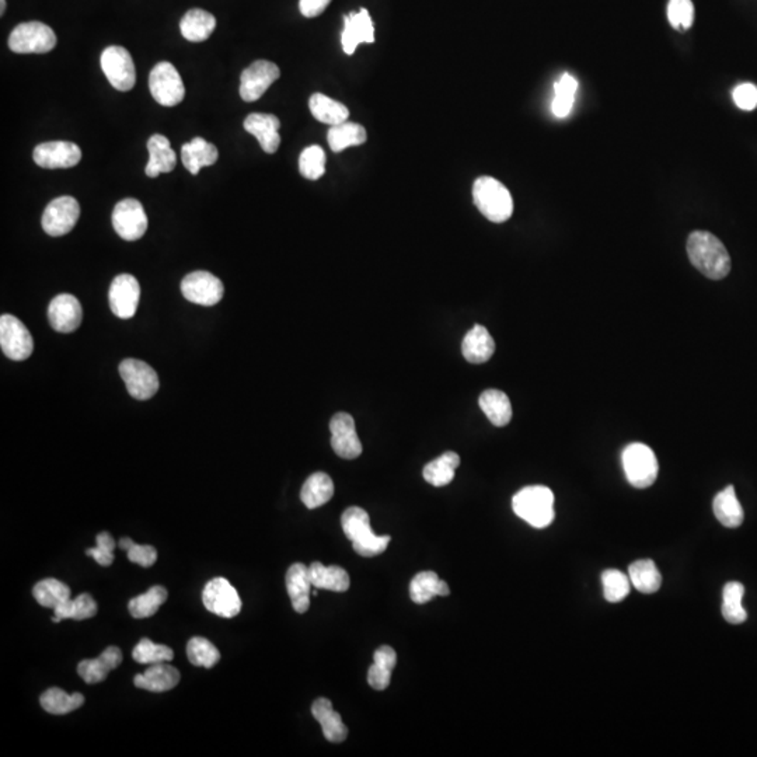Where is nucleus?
I'll return each instance as SVG.
<instances>
[{
  "label": "nucleus",
  "mask_w": 757,
  "mask_h": 757,
  "mask_svg": "<svg viewBox=\"0 0 757 757\" xmlns=\"http://www.w3.org/2000/svg\"><path fill=\"white\" fill-rule=\"evenodd\" d=\"M686 248L690 262L710 280H724L731 272L728 250L712 233L696 230L689 236Z\"/></svg>",
  "instance_id": "f257e3e1"
},
{
  "label": "nucleus",
  "mask_w": 757,
  "mask_h": 757,
  "mask_svg": "<svg viewBox=\"0 0 757 757\" xmlns=\"http://www.w3.org/2000/svg\"><path fill=\"white\" fill-rule=\"evenodd\" d=\"M341 526L352 547L362 557H376L391 545V536L374 535L369 515L359 506H351L342 513Z\"/></svg>",
  "instance_id": "f03ea898"
},
{
  "label": "nucleus",
  "mask_w": 757,
  "mask_h": 757,
  "mask_svg": "<svg viewBox=\"0 0 757 757\" xmlns=\"http://www.w3.org/2000/svg\"><path fill=\"white\" fill-rule=\"evenodd\" d=\"M513 512L536 529H545L555 520V494L545 486H526L512 500Z\"/></svg>",
  "instance_id": "7ed1b4c3"
},
{
  "label": "nucleus",
  "mask_w": 757,
  "mask_h": 757,
  "mask_svg": "<svg viewBox=\"0 0 757 757\" xmlns=\"http://www.w3.org/2000/svg\"><path fill=\"white\" fill-rule=\"evenodd\" d=\"M473 201L474 205L490 222L503 223L512 216V195L495 178L483 176L474 181Z\"/></svg>",
  "instance_id": "20e7f679"
},
{
  "label": "nucleus",
  "mask_w": 757,
  "mask_h": 757,
  "mask_svg": "<svg viewBox=\"0 0 757 757\" xmlns=\"http://www.w3.org/2000/svg\"><path fill=\"white\" fill-rule=\"evenodd\" d=\"M623 468L625 477L635 488H648L658 477L657 456L649 446L644 443H632L623 452Z\"/></svg>",
  "instance_id": "39448f33"
},
{
  "label": "nucleus",
  "mask_w": 757,
  "mask_h": 757,
  "mask_svg": "<svg viewBox=\"0 0 757 757\" xmlns=\"http://www.w3.org/2000/svg\"><path fill=\"white\" fill-rule=\"evenodd\" d=\"M56 46V32L41 22L19 24L9 37V48L16 54H47Z\"/></svg>",
  "instance_id": "423d86ee"
},
{
  "label": "nucleus",
  "mask_w": 757,
  "mask_h": 757,
  "mask_svg": "<svg viewBox=\"0 0 757 757\" xmlns=\"http://www.w3.org/2000/svg\"><path fill=\"white\" fill-rule=\"evenodd\" d=\"M149 89L153 99L165 107L177 106L185 96V88L180 73L175 65L166 61L159 62L155 68L151 69Z\"/></svg>",
  "instance_id": "0eeeda50"
},
{
  "label": "nucleus",
  "mask_w": 757,
  "mask_h": 757,
  "mask_svg": "<svg viewBox=\"0 0 757 757\" xmlns=\"http://www.w3.org/2000/svg\"><path fill=\"white\" fill-rule=\"evenodd\" d=\"M100 64L114 89L118 91L133 90L136 82L135 65L124 47L113 46L104 49Z\"/></svg>",
  "instance_id": "6e6552de"
},
{
  "label": "nucleus",
  "mask_w": 757,
  "mask_h": 757,
  "mask_svg": "<svg viewBox=\"0 0 757 757\" xmlns=\"http://www.w3.org/2000/svg\"><path fill=\"white\" fill-rule=\"evenodd\" d=\"M0 347L12 361H26L31 357L34 341L27 327L12 314L0 317Z\"/></svg>",
  "instance_id": "1a4fd4ad"
},
{
  "label": "nucleus",
  "mask_w": 757,
  "mask_h": 757,
  "mask_svg": "<svg viewBox=\"0 0 757 757\" xmlns=\"http://www.w3.org/2000/svg\"><path fill=\"white\" fill-rule=\"evenodd\" d=\"M114 230L121 239L135 242L148 230V216L142 203L135 198H125L116 203L113 211Z\"/></svg>",
  "instance_id": "9d476101"
},
{
  "label": "nucleus",
  "mask_w": 757,
  "mask_h": 757,
  "mask_svg": "<svg viewBox=\"0 0 757 757\" xmlns=\"http://www.w3.org/2000/svg\"><path fill=\"white\" fill-rule=\"evenodd\" d=\"M81 205L69 195L56 198L48 203L42 215V229L52 237L68 235L78 223Z\"/></svg>",
  "instance_id": "9b49d317"
},
{
  "label": "nucleus",
  "mask_w": 757,
  "mask_h": 757,
  "mask_svg": "<svg viewBox=\"0 0 757 757\" xmlns=\"http://www.w3.org/2000/svg\"><path fill=\"white\" fill-rule=\"evenodd\" d=\"M120 374L125 382L126 391L133 399L149 400L159 391V376L153 367L139 359H125L121 362Z\"/></svg>",
  "instance_id": "f8f14e48"
},
{
  "label": "nucleus",
  "mask_w": 757,
  "mask_h": 757,
  "mask_svg": "<svg viewBox=\"0 0 757 757\" xmlns=\"http://www.w3.org/2000/svg\"><path fill=\"white\" fill-rule=\"evenodd\" d=\"M202 602L207 610L223 619H232L242 610L239 593L225 578H215L205 585Z\"/></svg>",
  "instance_id": "ddd939ff"
},
{
  "label": "nucleus",
  "mask_w": 757,
  "mask_h": 757,
  "mask_svg": "<svg viewBox=\"0 0 757 757\" xmlns=\"http://www.w3.org/2000/svg\"><path fill=\"white\" fill-rule=\"evenodd\" d=\"M183 297L201 306H215L225 294L222 280L208 271H195L188 274L181 282Z\"/></svg>",
  "instance_id": "4468645a"
},
{
  "label": "nucleus",
  "mask_w": 757,
  "mask_h": 757,
  "mask_svg": "<svg viewBox=\"0 0 757 757\" xmlns=\"http://www.w3.org/2000/svg\"><path fill=\"white\" fill-rule=\"evenodd\" d=\"M280 76L274 62L255 61L240 76V96L247 103L257 101Z\"/></svg>",
  "instance_id": "2eb2a0df"
},
{
  "label": "nucleus",
  "mask_w": 757,
  "mask_h": 757,
  "mask_svg": "<svg viewBox=\"0 0 757 757\" xmlns=\"http://www.w3.org/2000/svg\"><path fill=\"white\" fill-rule=\"evenodd\" d=\"M141 299V287L133 275L121 274L114 278L108 292L111 312L123 320L135 316Z\"/></svg>",
  "instance_id": "dca6fc26"
},
{
  "label": "nucleus",
  "mask_w": 757,
  "mask_h": 757,
  "mask_svg": "<svg viewBox=\"0 0 757 757\" xmlns=\"http://www.w3.org/2000/svg\"><path fill=\"white\" fill-rule=\"evenodd\" d=\"M331 446L340 458L352 460L361 456L362 443L359 441L355 421L348 413H339L330 421Z\"/></svg>",
  "instance_id": "f3484780"
},
{
  "label": "nucleus",
  "mask_w": 757,
  "mask_h": 757,
  "mask_svg": "<svg viewBox=\"0 0 757 757\" xmlns=\"http://www.w3.org/2000/svg\"><path fill=\"white\" fill-rule=\"evenodd\" d=\"M32 158L42 168H69L78 165L82 151L76 143L66 141L41 143L34 149Z\"/></svg>",
  "instance_id": "a211bd4d"
},
{
  "label": "nucleus",
  "mask_w": 757,
  "mask_h": 757,
  "mask_svg": "<svg viewBox=\"0 0 757 757\" xmlns=\"http://www.w3.org/2000/svg\"><path fill=\"white\" fill-rule=\"evenodd\" d=\"M48 319L52 329L62 334L78 330L83 319L81 302L73 295H58L49 303Z\"/></svg>",
  "instance_id": "6ab92c4d"
},
{
  "label": "nucleus",
  "mask_w": 757,
  "mask_h": 757,
  "mask_svg": "<svg viewBox=\"0 0 757 757\" xmlns=\"http://www.w3.org/2000/svg\"><path fill=\"white\" fill-rule=\"evenodd\" d=\"M372 44L374 42V29L371 14L366 9L359 10L358 13H349L344 17V32H342V48L347 56H352L359 44Z\"/></svg>",
  "instance_id": "aec40b11"
},
{
  "label": "nucleus",
  "mask_w": 757,
  "mask_h": 757,
  "mask_svg": "<svg viewBox=\"0 0 757 757\" xmlns=\"http://www.w3.org/2000/svg\"><path fill=\"white\" fill-rule=\"evenodd\" d=\"M280 123L278 116L272 114H250L245 120V129L248 133L258 139L265 153H275L280 145Z\"/></svg>",
  "instance_id": "412c9836"
},
{
  "label": "nucleus",
  "mask_w": 757,
  "mask_h": 757,
  "mask_svg": "<svg viewBox=\"0 0 757 757\" xmlns=\"http://www.w3.org/2000/svg\"><path fill=\"white\" fill-rule=\"evenodd\" d=\"M123 652L120 648L108 647L96 659H84L78 665V674L89 684H100L111 670L120 667Z\"/></svg>",
  "instance_id": "4be33fe9"
},
{
  "label": "nucleus",
  "mask_w": 757,
  "mask_h": 757,
  "mask_svg": "<svg viewBox=\"0 0 757 757\" xmlns=\"http://www.w3.org/2000/svg\"><path fill=\"white\" fill-rule=\"evenodd\" d=\"M312 714L322 726L323 734L331 744H341L348 736V728L342 722L341 716L335 711L329 699H317L313 702Z\"/></svg>",
  "instance_id": "5701e85b"
},
{
  "label": "nucleus",
  "mask_w": 757,
  "mask_h": 757,
  "mask_svg": "<svg viewBox=\"0 0 757 757\" xmlns=\"http://www.w3.org/2000/svg\"><path fill=\"white\" fill-rule=\"evenodd\" d=\"M285 581H287L288 595L292 600L295 612L300 615L306 613L310 607V589L313 587L309 567L302 563H297L288 570Z\"/></svg>",
  "instance_id": "b1692460"
},
{
  "label": "nucleus",
  "mask_w": 757,
  "mask_h": 757,
  "mask_svg": "<svg viewBox=\"0 0 757 757\" xmlns=\"http://www.w3.org/2000/svg\"><path fill=\"white\" fill-rule=\"evenodd\" d=\"M149 161L145 168L148 177L156 178L161 173L175 170L176 151L171 148L170 141L166 136L156 133L148 141Z\"/></svg>",
  "instance_id": "393cba45"
},
{
  "label": "nucleus",
  "mask_w": 757,
  "mask_h": 757,
  "mask_svg": "<svg viewBox=\"0 0 757 757\" xmlns=\"http://www.w3.org/2000/svg\"><path fill=\"white\" fill-rule=\"evenodd\" d=\"M461 352H463L464 359L470 364H484L490 361L495 352V342L486 327L476 324L468 334L464 335Z\"/></svg>",
  "instance_id": "a878e982"
},
{
  "label": "nucleus",
  "mask_w": 757,
  "mask_h": 757,
  "mask_svg": "<svg viewBox=\"0 0 757 757\" xmlns=\"http://www.w3.org/2000/svg\"><path fill=\"white\" fill-rule=\"evenodd\" d=\"M180 682V672L171 665L161 664L151 665L145 674L136 675L133 684L138 689L149 690L155 693H163L168 690L175 689Z\"/></svg>",
  "instance_id": "bb28decb"
},
{
  "label": "nucleus",
  "mask_w": 757,
  "mask_h": 757,
  "mask_svg": "<svg viewBox=\"0 0 757 757\" xmlns=\"http://www.w3.org/2000/svg\"><path fill=\"white\" fill-rule=\"evenodd\" d=\"M219 151L213 143L202 138H194L181 148V160L191 175L197 176L201 168L215 165Z\"/></svg>",
  "instance_id": "cd10ccee"
},
{
  "label": "nucleus",
  "mask_w": 757,
  "mask_h": 757,
  "mask_svg": "<svg viewBox=\"0 0 757 757\" xmlns=\"http://www.w3.org/2000/svg\"><path fill=\"white\" fill-rule=\"evenodd\" d=\"M451 589L445 581L439 580L434 571L418 572L409 583V598L417 605H424L435 597H449Z\"/></svg>",
  "instance_id": "c85d7f7f"
},
{
  "label": "nucleus",
  "mask_w": 757,
  "mask_h": 757,
  "mask_svg": "<svg viewBox=\"0 0 757 757\" xmlns=\"http://www.w3.org/2000/svg\"><path fill=\"white\" fill-rule=\"evenodd\" d=\"M334 495V483L329 474L317 471L312 474L300 491V500L309 510L326 505Z\"/></svg>",
  "instance_id": "c756f323"
},
{
  "label": "nucleus",
  "mask_w": 757,
  "mask_h": 757,
  "mask_svg": "<svg viewBox=\"0 0 757 757\" xmlns=\"http://www.w3.org/2000/svg\"><path fill=\"white\" fill-rule=\"evenodd\" d=\"M216 29V19L207 10L191 9L181 19L180 30L184 39L191 42H202L210 39Z\"/></svg>",
  "instance_id": "7c9ffc66"
},
{
  "label": "nucleus",
  "mask_w": 757,
  "mask_h": 757,
  "mask_svg": "<svg viewBox=\"0 0 757 757\" xmlns=\"http://www.w3.org/2000/svg\"><path fill=\"white\" fill-rule=\"evenodd\" d=\"M478 404L493 426H505L511 423L512 406H511L510 397L503 391L488 389L481 394Z\"/></svg>",
  "instance_id": "2f4dec72"
},
{
  "label": "nucleus",
  "mask_w": 757,
  "mask_h": 757,
  "mask_svg": "<svg viewBox=\"0 0 757 757\" xmlns=\"http://www.w3.org/2000/svg\"><path fill=\"white\" fill-rule=\"evenodd\" d=\"M313 587L317 589L332 590V592H347L351 585L349 575L344 568L326 567L322 563H313L309 567Z\"/></svg>",
  "instance_id": "473e14b6"
},
{
  "label": "nucleus",
  "mask_w": 757,
  "mask_h": 757,
  "mask_svg": "<svg viewBox=\"0 0 757 757\" xmlns=\"http://www.w3.org/2000/svg\"><path fill=\"white\" fill-rule=\"evenodd\" d=\"M712 510L716 518L726 528H739L744 523V510L732 486L717 494L712 503Z\"/></svg>",
  "instance_id": "72a5a7b5"
},
{
  "label": "nucleus",
  "mask_w": 757,
  "mask_h": 757,
  "mask_svg": "<svg viewBox=\"0 0 757 757\" xmlns=\"http://www.w3.org/2000/svg\"><path fill=\"white\" fill-rule=\"evenodd\" d=\"M310 113L320 123L327 125H340L348 121L349 111L344 104L332 100L326 94L316 93L310 97Z\"/></svg>",
  "instance_id": "f704fd0d"
},
{
  "label": "nucleus",
  "mask_w": 757,
  "mask_h": 757,
  "mask_svg": "<svg viewBox=\"0 0 757 757\" xmlns=\"http://www.w3.org/2000/svg\"><path fill=\"white\" fill-rule=\"evenodd\" d=\"M374 665L369 667L367 682L372 689L384 690L389 687L391 680V672L397 664V655L393 648L389 645L377 648L374 655Z\"/></svg>",
  "instance_id": "c9c22d12"
},
{
  "label": "nucleus",
  "mask_w": 757,
  "mask_h": 757,
  "mask_svg": "<svg viewBox=\"0 0 757 757\" xmlns=\"http://www.w3.org/2000/svg\"><path fill=\"white\" fill-rule=\"evenodd\" d=\"M629 577L632 587L644 595H652L662 587V575L652 560L635 561L630 565Z\"/></svg>",
  "instance_id": "e433bc0d"
},
{
  "label": "nucleus",
  "mask_w": 757,
  "mask_h": 757,
  "mask_svg": "<svg viewBox=\"0 0 757 757\" xmlns=\"http://www.w3.org/2000/svg\"><path fill=\"white\" fill-rule=\"evenodd\" d=\"M460 458L454 452H446L424 468V478L434 486H445L452 483Z\"/></svg>",
  "instance_id": "4c0bfd02"
},
{
  "label": "nucleus",
  "mask_w": 757,
  "mask_h": 757,
  "mask_svg": "<svg viewBox=\"0 0 757 757\" xmlns=\"http://www.w3.org/2000/svg\"><path fill=\"white\" fill-rule=\"evenodd\" d=\"M366 129L359 124L342 123L330 128L327 133L330 148L335 153L351 148V146H361L366 142Z\"/></svg>",
  "instance_id": "58836bf2"
},
{
  "label": "nucleus",
  "mask_w": 757,
  "mask_h": 757,
  "mask_svg": "<svg viewBox=\"0 0 757 757\" xmlns=\"http://www.w3.org/2000/svg\"><path fill=\"white\" fill-rule=\"evenodd\" d=\"M39 702H41L42 709L49 714L65 716L68 712L81 709L84 704V697L81 693L68 694L58 687H52V689H48L42 693Z\"/></svg>",
  "instance_id": "ea45409f"
},
{
  "label": "nucleus",
  "mask_w": 757,
  "mask_h": 757,
  "mask_svg": "<svg viewBox=\"0 0 757 757\" xmlns=\"http://www.w3.org/2000/svg\"><path fill=\"white\" fill-rule=\"evenodd\" d=\"M168 593L166 588L160 587V585L151 587L148 592L129 600V613L135 619L151 617V615H156V612L160 609V606H163V603L168 600Z\"/></svg>",
  "instance_id": "a19ab883"
},
{
  "label": "nucleus",
  "mask_w": 757,
  "mask_h": 757,
  "mask_svg": "<svg viewBox=\"0 0 757 757\" xmlns=\"http://www.w3.org/2000/svg\"><path fill=\"white\" fill-rule=\"evenodd\" d=\"M32 595L42 607L56 609V606L71 599V589L66 583L54 580V578H48V580L39 581V583H36V587L32 589Z\"/></svg>",
  "instance_id": "79ce46f5"
},
{
  "label": "nucleus",
  "mask_w": 757,
  "mask_h": 757,
  "mask_svg": "<svg viewBox=\"0 0 757 757\" xmlns=\"http://www.w3.org/2000/svg\"><path fill=\"white\" fill-rule=\"evenodd\" d=\"M96 600L89 593H82L76 599H69L54 609V615L59 619L88 620L97 615Z\"/></svg>",
  "instance_id": "37998d69"
},
{
  "label": "nucleus",
  "mask_w": 757,
  "mask_h": 757,
  "mask_svg": "<svg viewBox=\"0 0 757 757\" xmlns=\"http://www.w3.org/2000/svg\"><path fill=\"white\" fill-rule=\"evenodd\" d=\"M187 657L195 667H213L220 661V652L210 640L202 637L191 638L187 644Z\"/></svg>",
  "instance_id": "c03bdc74"
},
{
  "label": "nucleus",
  "mask_w": 757,
  "mask_h": 757,
  "mask_svg": "<svg viewBox=\"0 0 757 757\" xmlns=\"http://www.w3.org/2000/svg\"><path fill=\"white\" fill-rule=\"evenodd\" d=\"M133 658L138 664L155 665L171 661L175 652L168 645L155 644L148 638H142L133 648Z\"/></svg>",
  "instance_id": "a18cd8bd"
},
{
  "label": "nucleus",
  "mask_w": 757,
  "mask_h": 757,
  "mask_svg": "<svg viewBox=\"0 0 757 757\" xmlns=\"http://www.w3.org/2000/svg\"><path fill=\"white\" fill-rule=\"evenodd\" d=\"M326 153L319 145H312L302 151L299 158V171L307 180H319L326 173Z\"/></svg>",
  "instance_id": "49530a36"
},
{
  "label": "nucleus",
  "mask_w": 757,
  "mask_h": 757,
  "mask_svg": "<svg viewBox=\"0 0 757 757\" xmlns=\"http://www.w3.org/2000/svg\"><path fill=\"white\" fill-rule=\"evenodd\" d=\"M603 593L607 602L619 603L629 597L632 581L622 571L607 570L602 575Z\"/></svg>",
  "instance_id": "de8ad7c7"
},
{
  "label": "nucleus",
  "mask_w": 757,
  "mask_h": 757,
  "mask_svg": "<svg viewBox=\"0 0 757 757\" xmlns=\"http://www.w3.org/2000/svg\"><path fill=\"white\" fill-rule=\"evenodd\" d=\"M667 19L677 31L689 30L694 22V6L692 0H669Z\"/></svg>",
  "instance_id": "09e8293b"
},
{
  "label": "nucleus",
  "mask_w": 757,
  "mask_h": 757,
  "mask_svg": "<svg viewBox=\"0 0 757 757\" xmlns=\"http://www.w3.org/2000/svg\"><path fill=\"white\" fill-rule=\"evenodd\" d=\"M118 546H120L121 550L126 551V555H128V560L131 563L141 565V567H151V565H155L156 560H158V551L153 546L136 545L133 542V538H121Z\"/></svg>",
  "instance_id": "8fccbe9b"
},
{
  "label": "nucleus",
  "mask_w": 757,
  "mask_h": 757,
  "mask_svg": "<svg viewBox=\"0 0 757 757\" xmlns=\"http://www.w3.org/2000/svg\"><path fill=\"white\" fill-rule=\"evenodd\" d=\"M96 543V547L88 548L86 555L93 557L97 564H100L101 567H110L113 564L114 550H116L113 536L110 533L101 532L97 536Z\"/></svg>",
  "instance_id": "3c124183"
},
{
  "label": "nucleus",
  "mask_w": 757,
  "mask_h": 757,
  "mask_svg": "<svg viewBox=\"0 0 757 757\" xmlns=\"http://www.w3.org/2000/svg\"><path fill=\"white\" fill-rule=\"evenodd\" d=\"M732 97L741 110L752 111L757 107V88L754 84H739L738 88H735Z\"/></svg>",
  "instance_id": "603ef678"
},
{
  "label": "nucleus",
  "mask_w": 757,
  "mask_h": 757,
  "mask_svg": "<svg viewBox=\"0 0 757 757\" xmlns=\"http://www.w3.org/2000/svg\"><path fill=\"white\" fill-rule=\"evenodd\" d=\"M722 615L731 624H742L748 619V613L744 609L742 603L722 602Z\"/></svg>",
  "instance_id": "864d4df0"
},
{
  "label": "nucleus",
  "mask_w": 757,
  "mask_h": 757,
  "mask_svg": "<svg viewBox=\"0 0 757 757\" xmlns=\"http://www.w3.org/2000/svg\"><path fill=\"white\" fill-rule=\"evenodd\" d=\"M331 0H300V13L307 19L320 16L327 9Z\"/></svg>",
  "instance_id": "5fc2aeb1"
},
{
  "label": "nucleus",
  "mask_w": 757,
  "mask_h": 757,
  "mask_svg": "<svg viewBox=\"0 0 757 757\" xmlns=\"http://www.w3.org/2000/svg\"><path fill=\"white\" fill-rule=\"evenodd\" d=\"M572 104H574V96L555 94V100H553V113L558 118H564L572 110Z\"/></svg>",
  "instance_id": "6e6d98bb"
},
{
  "label": "nucleus",
  "mask_w": 757,
  "mask_h": 757,
  "mask_svg": "<svg viewBox=\"0 0 757 757\" xmlns=\"http://www.w3.org/2000/svg\"><path fill=\"white\" fill-rule=\"evenodd\" d=\"M6 10V0H0V14H4Z\"/></svg>",
  "instance_id": "4d7b16f0"
}]
</instances>
